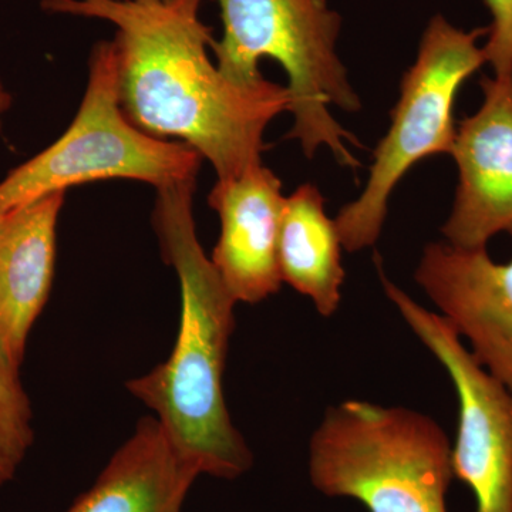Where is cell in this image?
Listing matches in <instances>:
<instances>
[{"mask_svg": "<svg viewBox=\"0 0 512 512\" xmlns=\"http://www.w3.org/2000/svg\"><path fill=\"white\" fill-rule=\"evenodd\" d=\"M50 12L116 26L120 104L150 136L183 140L218 180L262 163L266 127L289 110L286 86L231 82L207 53L211 29L201 0H45Z\"/></svg>", "mask_w": 512, "mask_h": 512, "instance_id": "obj_1", "label": "cell"}, {"mask_svg": "<svg viewBox=\"0 0 512 512\" xmlns=\"http://www.w3.org/2000/svg\"><path fill=\"white\" fill-rule=\"evenodd\" d=\"M194 188L195 178L157 188L154 227L180 279V329L170 357L130 380L127 390L153 410L200 476L232 481L254 464L229 416L222 383L237 301L198 241Z\"/></svg>", "mask_w": 512, "mask_h": 512, "instance_id": "obj_2", "label": "cell"}, {"mask_svg": "<svg viewBox=\"0 0 512 512\" xmlns=\"http://www.w3.org/2000/svg\"><path fill=\"white\" fill-rule=\"evenodd\" d=\"M224 32L212 40L217 67L231 82L254 86L264 82L262 59L281 64L288 77L293 126L288 137L301 144L308 158L328 148L343 167L359 161L350 144L359 141L340 126L332 107L356 113L362 101L349 82L336 50L342 18L328 0H217Z\"/></svg>", "mask_w": 512, "mask_h": 512, "instance_id": "obj_3", "label": "cell"}, {"mask_svg": "<svg viewBox=\"0 0 512 512\" xmlns=\"http://www.w3.org/2000/svg\"><path fill=\"white\" fill-rule=\"evenodd\" d=\"M451 450L426 414L346 400L313 433L309 478L320 494L352 498L369 512H448Z\"/></svg>", "mask_w": 512, "mask_h": 512, "instance_id": "obj_4", "label": "cell"}, {"mask_svg": "<svg viewBox=\"0 0 512 512\" xmlns=\"http://www.w3.org/2000/svg\"><path fill=\"white\" fill-rule=\"evenodd\" d=\"M201 154L185 143L150 136L120 104L116 43L90 56L89 84L76 119L55 144L15 168L0 183V217L73 185L128 178L156 188L191 180Z\"/></svg>", "mask_w": 512, "mask_h": 512, "instance_id": "obj_5", "label": "cell"}, {"mask_svg": "<svg viewBox=\"0 0 512 512\" xmlns=\"http://www.w3.org/2000/svg\"><path fill=\"white\" fill-rule=\"evenodd\" d=\"M487 28L464 30L443 15L430 19L419 52L400 83L392 123L377 144L365 190L335 218L348 252L373 247L387 217L390 195L404 175L436 154H450L457 136L454 106L461 86L485 64L481 37Z\"/></svg>", "mask_w": 512, "mask_h": 512, "instance_id": "obj_6", "label": "cell"}, {"mask_svg": "<svg viewBox=\"0 0 512 512\" xmlns=\"http://www.w3.org/2000/svg\"><path fill=\"white\" fill-rule=\"evenodd\" d=\"M380 281L414 335L447 370L458 397L454 478L476 497V512H512V396L466 348L440 313L423 308L394 285L380 261Z\"/></svg>", "mask_w": 512, "mask_h": 512, "instance_id": "obj_7", "label": "cell"}, {"mask_svg": "<svg viewBox=\"0 0 512 512\" xmlns=\"http://www.w3.org/2000/svg\"><path fill=\"white\" fill-rule=\"evenodd\" d=\"M483 104L457 126L453 156L458 184L441 232L458 248H487L512 237V76H484Z\"/></svg>", "mask_w": 512, "mask_h": 512, "instance_id": "obj_8", "label": "cell"}, {"mask_svg": "<svg viewBox=\"0 0 512 512\" xmlns=\"http://www.w3.org/2000/svg\"><path fill=\"white\" fill-rule=\"evenodd\" d=\"M417 284L470 352L512 396V259L495 262L487 248L431 242L414 274Z\"/></svg>", "mask_w": 512, "mask_h": 512, "instance_id": "obj_9", "label": "cell"}, {"mask_svg": "<svg viewBox=\"0 0 512 512\" xmlns=\"http://www.w3.org/2000/svg\"><path fill=\"white\" fill-rule=\"evenodd\" d=\"M285 200L281 180L262 163L212 188L210 205L220 215L221 235L211 262L237 303L265 301L281 288L278 248Z\"/></svg>", "mask_w": 512, "mask_h": 512, "instance_id": "obj_10", "label": "cell"}, {"mask_svg": "<svg viewBox=\"0 0 512 512\" xmlns=\"http://www.w3.org/2000/svg\"><path fill=\"white\" fill-rule=\"evenodd\" d=\"M63 202L55 192L0 217V352L19 367L52 288Z\"/></svg>", "mask_w": 512, "mask_h": 512, "instance_id": "obj_11", "label": "cell"}, {"mask_svg": "<svg viewBox=\"0 0 512 512\" xmlns=\"http://www.w3.org/2000/svg\"><path fill=\"white\" fill-rule=\"evenodd\" d=\"M198 477L160 420L144 417L66 512H181Z\"/></svg>", "mask_w": 512, "mask_h": 512, "instance_id": "obj_12", "label": "cell"}, {"mask_svg": "<svg viewBox=\"0 0 512 512\" xmlns=\"http://www.w3.org/2000/svg\"><path fill=\"white\" fill-rule=\"evenodd\" d=\"M342 248L316 185L302 184L286 197L278 248L282 282L311 298L323 318L338 311L342 299Z\"/></svg>", "mask_w": 512, "mask_h": 512, "instance_id": "obj_13", "label": "cell"}, {"mask_svg": "<svg viewBox=\"0 0 512 512\" xmlns=\"http://www.w3.org/2000/svg\"><path fill=\"white\" fill-rule=\"evenodd\" d=\"M20 367L0 352V485L16 476L35 439Z\"/></svg>", "mask_w": 512, "mask_h": 512, "instance_id": "obj_14", "label": "cell"}, {"mask_svg": "<svg viewBox=\"0 0 512 512\" xmlns=\"http://www.w3.org/2000/svg\"><path fill=\"white\" fill-rule=\"evenodd\" d=\"M490 10L491 25L483 46L485 63L490 64L494 77L512 76V0H484Z\"/></svg>", "mask_w": 512, "mask_h": 512, "instance_id": "obj_15", "label": "cell"}, {"mask_svg": "<svg viewBox=\"0 0 512 512\" xmlns=\"http://www.w3.org/2000/svg\"><path fill=\"white\" fill-rule=\"evenodd\" d=\"M10 103H12V97L6 92L5 87L0 83V120H2L3 114L9 110Z\"/></svg>", "mask_w": 512, "mask_h": 512, "instance_id": "obj_16", "label": "cell"}]
</instances>
